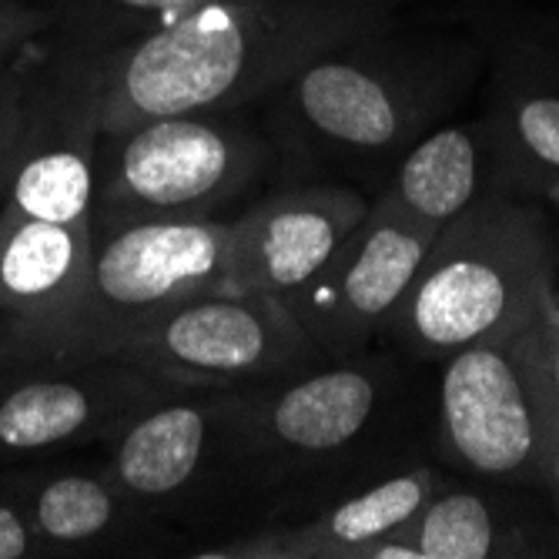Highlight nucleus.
I'll return each mask as SVG.
<instances>
[{
	"mask_svg": "<svg viewBox=\"0 0 559 559\" xmlns=\"http://www.w3.org/2000/svg\"><path fill=\"white\" fill-rule=\"evenodd\" d=\"M483 55L460 40L399 31L395 14L322 47L265 105L278 171L301 181L372 175L429 134L479 74Z\"/></svg>",
	"mask_w": 559,
	"mask_h": 559,
	"instance_id": "f257e3e1",
	"label": "nucleus"
},
{
	"mask_svg": "<svg viewBox=\"0 0 559 559\" xmlns=\"http://www.w3.org/2000/svg\"><path fill=\"white\" fill-rule=\"evenodd\" d=\"M392 17V0H209L188 17L97 55L100 131L255 108L322 47Z\"/></svg>",
	"mask_w": 559,
	"mask_h": 559,
	"instance_id": "f03ea898",
	"label": "nucleus"
},
{
	"mask_svg": "<svg viewBox=\"0 0 559 559\" xmlns=\"http://www.w3.org/2000/svg\"><path fill=\"white\" fill-rule=\"evenodd\" d=\"M241 399L275 492V520L301 516L345 489L416 463L402 449L409 385L392 355L362 348L241 389Z\"/></svg>",
	"mask_w": 559,
	"mask_h": 559,
	"instance_id": "7ed1b4c3",
	"label": "nucleus"
},
{
	"mask_svg": "<svg viewBox=\"0 0 559 559\" xmlns=\"http://www.w3.org/2000/svg\"><path fill=\"white\" fill-rule=\"evenodd\" d=\"M556 272L559 231L546 201L489 194L436 235L382 335L416 362H442L536 319L559 292Z\"/></svg>",
	"mask_w": 559,
	"mask_h": 559,
	"instance_id": "20e7f679",
	"label": "nucleus"
},
{
	"mask_svg": "<svg viewBox=\"0 0 559 559\" xmlns=\"http://www.w3.org/2000/svg\"><path fill=\"white\" fill-rule=\"evenodd\" d=\"M105 452V469L121 492L165 530L238 523L255 530L275 520V492L248 429L241 389L171 392L115 429Z\"/></svg>",
	"mask_w": 559,
	"mask_h": 559,
	"instance_id": "39448f33",
	"label": "nucleus"
},
{
	"mask_svg": "<svg viewBox=\"0 0 559 559\" xmlns=\"http://www.w3.org/2000/svg\"><path fill=\"white\" fill-rule=\"evenodd\" d=\"M278 175V151L248 108L185 111L100 131L91 231L134 222L225 218Z\"/></svg>",
	"mask_w": 559,
	"mask_h": 559,
	"instance_id": "423d86ee",
	"label": "nucleus"
},
{
	"mask_svg": "<svg viewBox=\"0 0 559 559\" xmlns=\"http://www.w3.org/2000/svg\"><path fill=\"white\" fill-rule=\"evenodd\" d=\"M539 316L442 359L432 449L449 473L539 489L552 429L536 362Z\"/></svg>",
	"mask_w": 559,
	"mask_h": 559,
	"instance_id": "0eeeda50",
	"label": "nucleus"
},
{
	"mask_svg": "<svg viewBox=\"0 0 559 559\" xmlns=\"http://www.w3.org/2000/svg\"><path fill=\"white\" fill-rule=\"evenodd\" d=\"M231 218H158L94 235L91 278L61 352L111 355L181 301L218 292Z\"/></svg>",
	"mask_w": 559,
	"mask_h": 559,
	"instance_id": "6e6552de",
	"label": "nucleus"
},
{
	"mask_svg": "<svg viewBox=\"0 0 559 559\" xmlns=\"http://www.w3.org/2000/svg\"><path fill=\"white\" fill-rule=\"evenodd\" d=\"M111 355L205 389H255L325 362L285 298L225 288L181 301Z\"/></svg>",
	"mask_w": 559,
	"mask_h": 559,
	"instance_id": "1a4fd4ad",
	"label": "nucleus"
},
{
	"mask_svg": "<svg viewBox=\"0 0 559 559\" xmlns=\"http://www.w3.org/2000/svg\"><path fill=\"white\" fill-rule=\"evenodd\" d=\"M97 55L55 37L27 50L24 121L0 212L91 228L100 141Z\"/></svg>",
	"mask_w": 559,
	"mask_h": 559,
	"instance_id": "9d476101",
	"label": "nucleus"
},
{
	"mask_svg": "<svg viewBox=\"0 0 559 559\" xmlns=\"http://www.w3.org/2000/svg\"><path fill=\"white\" fill-rule=\"evenodd\" d=\"M191 385L121 355L50 352L0 359V466L105 442L131 416Z\"/></svg>",
	"mask_w": 559,
	"mask_h": 559,
	"instance_id": "9b49d317",
	"label": "nucleus"
},
{
	"mask_svg": "<svg viewBox=\"0 0 559 559\" xmlns=\"http://www.w3.org/2000/svg\"><path fill=\"white\" fill-rule=\"evenodd\" d=\"M436 235V228L372 198L369 215L325 269L285 295L288 312L325 359H345L369 348L402 305Z\"/></svg>",
	"mask_w": 559,
	"mask_h": 559,
	"instance_id": "f8f14e48",
	"label": "nucleus"
},
{
	"mask_svg": "<svg viewBox=\"0 0 559 559\" xmlns=\"http://www.w3.org/2000/svg\"><path fill=\"white\" fill-rule=\"evenodd\" d=\"M372 198L352 185L301 181L255 198L231 218L225 292L285 298L316 278L369 215Z\"/></svg>",
	"mask_w": 559,
	"mask_h": 559,
	"instance_id": "ddd939ff",
	"label": "nucleus"
},
{
	"mask_svg": "<svg viewBox=\"0 0 559 559\" xmlns=\"http://www.w3.org/2000/svg\"><path fill=\"white\" fill-rule=\"evenodd\" d=\"M91 259V228L0 212V359L64 348L87 292Z\"/></svg>",
	"mask_w": 559,
	"mask_h": 559,
	"instance_id": "4468645a",
	"label": "nucleus"
},
{
	"mask_svg": "<svg viewBox=\"0 0 559 559\" xmlns=\"http://www.w3.org/2000/svg\"><path fill=\"white\" fill-rule=\"evenodd\" d=\"M449 469L409 463L372 483L345 489L301 516H285L201 546L205 559H369V552L409 523L442 486Z\"/></svg>",
	"mask_w": 559,
	"mask_h": 559,
	"instance_id": "2eb2a0df",
	"label": "nucleus"
},
{
	"mask_svg": "<svg viewBox=\"0 0 559 559\" xmlns=\"http://www.w3.org/2000/svg\"><path fill=\"white\" fill-rule=\"evenodd\" d=\"M516 486L445 476L423 510L382 539L369 559H520L559 556L549 502L513 499Z\"/></svg>",
	"mask_w": 559,
	"mask_h": 559,
	"instance_id": "dca6fc26",
	"label": "nucleus"
},
{
	"mask_svg": "<svg viewBox=\"0 0 559 559\" xmlns=\"http://www.w3.org/2000/svg\"><path fill=\"white\" fill-rule=\"evenodd\" d=\"M489 194H520L506 141L486 111L476 121L436 124L395 165L376 198L442 231Z\"/></svg>",
	"mask_w": 559,
	"mask_h": 559,
	"instance_id": "f3484780",
	"label": "nucleus"
},
{
	"mask_svg": "<svg viewBox=\"0 0 559 559\" xmlns=\"http://www.w3.org/2000/svg\"><path fill=\"white\" fill-rule=\"evenodd\" d=\"M4 479L44 556L147 552L165 543V526L141 513L108 469H27Z\"/></svg>",
	"mask_w": 559,
	"mask_h": 559,
	"instance_id": "a211bd4d",
	"label": "nucleus"
},
{
	"mask_svg": "<svg viewBox=\"0 0 559 559\" xmlns=\"http://www.w3.org/2000/svg\"><path fill=\"white\" fill-rule=\"evenodd\" d=\"M523 198L546 201L559 188V71L539 61L499 74L489 108Z\"/></svg>",
	"mask_w": 559,
	"mask_h": 559,
	"instance_id": "6ab92c4d",
	"label": "nucleus"
},
{
	"mask_svg": "<svg viewBox=\"0 0 559 559\" xmlns=\"http://www.w3.org/2000/svg\"><path fill=\"white\" fill-rule=\"evenodd\" d=\"M55 17V37L84 50H111L155 34L209 0H40Z\"/></svg>",
	"mask_w": 559,
	"mask_h": 559,
	"instance_id": "aec40b11",
	"label": "nucleus"
},
{
	"mask_svg": "<svg viewBox=\"0 0 559 559\" xmlns=\"http://www.w3.org/2000/svg\"><path fill=\"white\" fill-rule=\"evenodd\" d=\"M55 34V17L34 0H0V64H11L44 37Z\"/></svg>",
	"mask_w": 559,
	"mask_h": 559,
	"instance_id": "412c9836",
	"label": "nucleus"
},
{
	"mask_svg": "<svg viewBox=\"0 0 559 559\" xmlns=\"http://www.w3.org/2000/svg\"><path fill=\"white\" fill-rule=\"evenodd\" d=\"M24 61L27 55H21L11 64H0V194H4L8 185L11 158L24 121Z\"/></svg>",
	"mask_w": 559,
	"mask_h": 559,
	"instance_id": "4be33fe9",
	"label": "nucleus"
},
{
	"mask_svg": "<svg viewBox=\"0 0 559 559\" xmlns=\"http://www.w3.org/2000/svg\"><path fill=\"white\" fill-rule=\"evenodd\" d=\"M536 362H539L543 395L549 405V423L559 426V292L546 301L536 325Z\"/></svg>",
	"mask_w": 559,
	"mask_h": 559,
	"instance_id": "5701e85b",
	"label": "nucleus"
},
{
	"mask_svg": "<svg viewBox=\"0 0 559 559\" xmlns=\"http://www.w3.org/2000/svg\"><path fill=\"white\" fill-rule=\"evenodd\" d=\"M44 556L34 526L24 513L21 499L8 486V479L0 476V559H37Z\"/></svg>",
	"mask_w": 559,
	"mask_h": 559,
	"instance_id": "b1692460",
	"label": "nucleus"
},
{
	"mask_svg": "<svg viewBox=\"0 0 559 559\" xmlns=\"http://www.w3.org/2000/svg\"><path fill=\"white\" fill-rule=\"evenodd\" d=\"M539 492L546 496L556 530H559V426L549 429L546 449H543V469H539Z\"/></svg>",
	"mask_w": 559,
	"mask_h": 559,
	"instance_id": "393cba45",
	"label": "nucleus"
},
{
	"mask_svg": "<svg viewBox=\"0 0 559 559\" xmlns=\"http://www.w3.org/2000/svg\"><path fill=\"white\" fill-rule=\"evenodd\" d=\"M546 201H552V205H556V212H559V188H556V191H552V194H549Z\"/></svg>",
	"mask_w": 559,
	"mask_h": 559,
	"instance_id": "a878e982",
	"label": "nucleus"
},
{
	"mask_svg": "<svg viewBox=\"0 0 559 559\" xmlns=\"http://www.w3.org/2000/svg\"><path fill=\"white\" fill-rule=\"evenodd\" d=\"M0 355H4V322H0Z\"/></svg>",
	"mask_w": 559,
	"mask_h": 559,
	"instance_id": "bb28decb",
	"label": "nucleus"
}]
</instances>
